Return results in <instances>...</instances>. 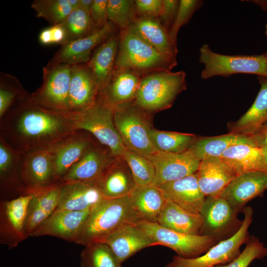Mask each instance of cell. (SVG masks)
Wrapping results in <instances>:
<instances>
[{
	"instance_id": "6da1fadb",
	"label": "cell",
	"mask_w": 267,
	"mask_h": 267,
	"mask_svg": "<svg viewBox=\"0 0 267 267\" xmlns=\"http://www.w3.org/2000/svg\"><path fill=\"white\" fill-rule=\"evenodd\" d=\"M76 131L70 115L40 105L26 91L0 119V138L22 155L50 148Z\"/></svg>"
},
{
	"instance_id": "7a4b0ae2",
	"label": "cell",
	"mask_w": 267,
	"mask_h": 267,
	"mask_svg": "<svg viewBox=\"0 0 267 267\" xmlns=\"http://www.w3.org/2000/svg\"><path fill=\"white\" fill-rule=\"evenodd\" d=\"M129 195L104 199L90 211L80 229L74 242L87 246L104 243L121 226L140 222Z\"/></svg>"
},
{
	"instance_id": "3957f363",
	"label": "cell",
	"mask_w": 267,
	"mask_h": 267,
	"mask_svg": "<svg viewBox=\"0 0 267 267\" xmlns=\"http://www.w3.org/2000/svg\"><path fill=\"white\" fill-rule=\"evenodd\" d=\"M115 68H128L141 75L151 72L172 71L177 58L167 55L148 44L130 27L120 30Z\"/></svg>"
},
{
	"instance_id": "277c9868",
	"label": "cell",
	"mask_w": 267,
	"mask_h": 267,
	"mask_svg": "<svg viewBox=\"0 0 267 267\" xmlns=\"http://www.w3.org/2000/svg\"><path fill=\"white\" fill-rule=\"evenodd\" d=\"M115 107L99 91L95 103L82 112L70 115L76 131L92 134L114 157H121L127 149L114 122Z\"/></svg>"
},
{
	"instance_id": "5b68a950",
	"label": "cell",
	"mask_w": 267,
	"mask_h": 267,
	"mask_svg": "<svg viewBox=\"0 0 267 267\" xmlns=\"http://www.w3.org/2000/svg\"><path fill=\"white\" fill-rule=\"evenodd\" d=\"M185 77L183 71H161L143 75L133 102L148 113L167 109L186 89Z\"/></svg>"
},
{
	"instance_id": "8992f818",
	"label": "cell",
	"mask_w": 267,
	"mask_h": 267,
	"mask_svg": "<svg viewBox=\"0 0 267 267\" xmlns=\"http://www.w3.org/2000/svg\"><path fill=\"white\" fill-rule=\"evenodd\" d=\"M148 112L134 102L115 106L114 122L126 147L149 159L157 150L150 137L152 127Z\"/></svg>"
},
{
	"instance_id": "52a82bcc",
	"label": "cell",
	"mask_w": 267,
	"mask_h": 267,
	"mask_svg": "<svg viewBox=\"0 0 267 267\" xmlns=\"http://www.w3.org/2000/svg\"><path fill=\"white\" fill-rule=\"evenodd\" d=\"M199 51V62L204 66L201 73L203 79L235 74L267 77V51L259 55H226L215 52L204 44Z\"/></svg>"
},
{
	"instance_id": "ba28073f",
	"label": "cell",
	"mask_w": 267,
	"mask_h": 267,
	"mask_svg": "<svg viewBox=\"0 0 267 267\" xmlns=\"http://www.w3.org/2000/svg\"><path fill=\"white\" fill-rule=\"evenodd\" d=\"M243 213L242 224L232 237L219 242L196 258H184L174 256L166 267H214L232 261L240 254V247L246 244L250 237L248 228L253 220V210L251 207L247 206Z\"/></svg>"
},
{
	"instance_id": "9c48e42d",
	"label": "cell",
	"mask_w": 267,
	"mask_h": 267,
	"mask_svg": "<svg viewBox=\"0 0 267 267\" xmlns=\"http://www.w3.org/2000/svg\"><path fill=\"white\" fill-rule=\"evenodd\" d=\"M137 225L152 242L153 245L167 247L182 258L199 257L219 243L210 237L172 230L157 222L140 221Z\"/></svg>"
},
{
	"instance_id": "30bf717a",
	"label": "cell",
	"mask_w": 267,
	"mask_h": 267,
	"mask_svg": "<svg viewBox=\"0 0 267 267\" xmlns=\"http://www.w3.org/2000/svg\"><path fill=\"white\" fill-rule=\"evenodd\" d=\"M72 65L50 62L43 68V82L31 94L40 105L69 114L68 97Z\"/></svg>"
},
{
	"instance_id": "8fae6325",
	"label": "cell",
	"mask_w": 267,
	"mask_h": 267,
	"mask_svg": "<svg viewBox=\"0 0 267 267\" xmlns=\"http://www.w3.org/2000/svg\"><path fill=\"white\" fill-rule=\"evenodd\" d=\"M200 214L203 220L200 235L211 237L218 242L232 237L243 223L238 213L221 197H206Z\"/></svg>"
},
{
	"instance_id": "7c38bea8",
	"label": "cell",
	"mask_w": 267,
	"mask_h": 267,
	"mask_svg": "<svg viewBox=\"0 0 267 267\" xmlns=\"http://www.w3.org/2000/svg\"><path fill=\"white\" fill-rule=\"evenodd\" d=\"M148 159L155 171L152 184L157 186L196 173L200 162L189 149L180 153L157 150Z\"/></svg>"
},
{
	"instance_id": "4fadbf2b",
	"label": "cell",
	"mask_w": 267,
	"mask_h": 267,
	"mask_svg": "<svg viewBox=\"0 0 267 267\" xmlns=\"http://www.w3.org/2000/svg\"><path fill=\"white\" fill-rule=\"evenodd\" d=\"M31 194L1 201L0 204V242L9 249L26 239L24 224Z\"/></svg>"
},
{
	"instance_id": "5bb4252c",
	"label": "cell",
	"mask_w": 267,
	"mask_h": 267,
	"mask_svg": "<svg viewBox=\"0 0 267 267\" xmlns=\"http://www.w3.org/2000/svg\"><path fill=\"white\" fill-rule=\"evenodd\" d=\"M20 177L24 195L31 190L59 182L54 177V159L50 148L22 155Z\"/></svg>"
},
{
	"instance_id": "9a60e30c",
	"label": "cell",
	"mask_w": 267,
	"mask_h": 267,
	"mask_svg": "<svg viewBox=\"0 0 267 267\" xmlns=\"http://www.w3.org/2000/svg\"><path fill=\"white\" fill-rule=\"evenodd\" d=\"M95 142L69 169L61 182L81 181L97 184L114 160L110 151Z\"/></svg>"
},
{
	"instance_id": "2e32d148",
	"label": "cell",
	"mask_w": 267,
	"mask_h": 267,
	"mask_svg": "<svg viewBox=\"0 0 267 267\" xmlns=\"http://www.w3.org/2000/svg\"><path fill=\"white\" fill-rule=\"evenodd\" d=\"M114 30L115 26L108 21L103 27L88 36L61 45L49 62L71 65L87 63L93 50L108 39L114 32Z\"/></svg>"
},
{
	"instance_id": "e0dca14e",
	"label": "cell",
	"mask_w": 267,
	"mask_h": 267,
	"mask_svg": "<svg viewBox=\"0 0 267 267\" xmlns=\"http://www.w3.org/2000/svg\"><path fill=\"white\" fill-rule=\"evenodd\" d=\"M267 189V172L253 171L237 175L228 184L220 197L238 214L246 204Z\"/></svg>"
},
{
	"instance_id": "ac0fdd59",
	"label": "cell",
	"mask_w": 267,
	"mask_h": 267,
	"mask_svg": "<svg viewBox=\"0 0 267 267\" xmlns=\"http://www.w3.org/2000/svg\"><path fill=\"white\" fill-rule=\"evenodd\" d=\"M99 92L98 85L87 64L72 65L68 97L69 115L82 112L91 107Z\"/></svg>"
},
{
	"instance_id": "d6986e66",
	"label": "cell",
	"mask_w": 267,
	"mask_h": 267,
	"mask_svg": "<svg viewBox=\"0 0 267 267\" xmlns=\"http://www.w3.org/2000/svg\"><path fill=\"white\" fill-rule=\"evenodd\" d=\"M84 131H76L50 148L54 159L55 178L60 180L69 169L95 142L91 134Z\"/></svg>"
},
{
	"instance_id": "ffe728a7",
	"label": "cell",
	"mask_w": 267,
	"mask_h": 267,
	"mask_svg": "<svg viewBox=\"0 0 267 267\" xmlns=\"http://www.w3.org/2000/svg\"><path fill=\"white\" fill-rule=\"evenodd\" d=\"M92 209L84 211L56 209L29 237L51 236L74 242Z\"/></svg>"
},
{
	"instance_id": "44dd1931",
	"label": "cell",
	"mask_w": 267,
	"mask_h": 267,
	"mask_svg": "<svg viewBox=\"0 0 267 267\" xmlns=\"http://www.w3.org/2000/svg\"><path fill=\"white\" fill-rule=\"evenodd\" d=\"M199 187L206 196L220 197L237 175L220 157L210 156L200 161L195 173Z\"/></svg>"
},
{
	"instance_id": "7402d4cb",
	"label": "cell",
	"mask_w": 267,
	"mask_h": 267,
	"mask_svg": "<svg viewBox=\"0 0 267 267\" xmlns=\"http://www.w3.org/2000/svg\"><path fill=\"white\" fill-rule=\"evenodd\" d=\"M166 200L193 214H200L206 196L201 191L195 173L158 186Z\"/></svg>"
},
{
	"instance_id": "603a6c76",
	"label": "cell",
	"mask_w": 267,
	"mask_h": 267,
	"mask_svg": "<svg viewBox=\"0 0 267 267\" xmlns=\"http://www.w3.org/2000/svg\"><path fill=\"white\" fill-rule=\"evenodd\" d=\"M60 192L58 210L87 211L105 199L97 184L81 181L61 182Z\"/></svg>"
},
{
	"instance_id": "cb8c5ba5",
	"label": "cell",
	"mask_w": 267,
	"mask_h": 267,
	"mask_svg": "<svg viewBox=\"0 0 267 267\" xmlns=\"http://www.w3.org/2000/svg\"><path fill=\"white\" fill-rule=\"evenodd\" d=\"M97 185L105 199L128 196L137 186L130 168L121 157L114 158Z\"/></svg>"
},
{
	"instance_id": "d4e9b609",
	"label": "cell",
	"mask_w": 267,
	"mask_h": 267,
	"mask_svg": "<svg viewBox=\"0 0 267 267\" xmlns=\"http://www.w3.org/2000/svg\"><path fill=\"white\" fill-rule=\"evenodd\" d=\"M122 263L140 250L154 246L137 223H127L111 234L104 242Z\"/></svg>"
},
{
	"instance_id": "484cf974",
	"label": "cell",
	"mask_w": 267,
	"mask_h": 267,
	"mask_svg": "<svg viewBox=\"0 0 267 267\" xmlns=\"http://www.w3.org/2000/svg\"><path fill=\"white\" fill-rule=\"evenodd\" d=\"M119 34L114 32L94 51L86 63L99 87V91L108 85L115 68Z\"/></svg>"
},
{
	"instance_id": "4316f807",
	"label": "cell",
	"mask_w": 267,
	"mask_h": 267,
	"mask_svg": "<svg viewBox=\"0 0 267 267\" xmlns=\"http://www.w3.org/2000/svg\"><path fill=\"white\" fill-rule=\"evenodd\" d=\"M141 77L140 74L133 70L115 68L108 85L102 91L114 106L133 102L139 89Z\"/></svg>"
},
{
	"instance_id": "83f0119b",
	"label": "cell",
	"mask_w": 267,
	"mask_h": 267,
	"mask_svg": "<svg viewBox=\"0 0 267 267\" xmlns=\"http://www.w3.org/2000/svg\"><path fill=\"white\" fill-rule=\"evenodd\" d=\"M148 44L169 56L177 58V43L170 38L169 32L159 19L152 17H137L130 27Z\"/></svg>"
},
{
	"instance_id": "f1b7e54d",
	"label": "cell",
	"mask_w": 267,
	"mask_h": 267,
	"mask_svg": "<svg viewBox=\"0 0 267 267\" xmlns=\"http://www.w3.org/2000/svg\"><path fill=\"white\" fill-rule=\"evenodd\" d=\"M260 89L251 107L229 125V133L248 136L267 121V77L258 76Z\"/></svg>"
},
{
	"instance_id": "f546056e",
	"label": "cell",
	"mask_w": 267,
	"mask_h": 267,
	"mask_svg": "<svg viewBox=\"0 0 267 267\" xmlns=\"http://www.w3.org/2000/svg\"><path fill=\"white\" fill-rule=\"evenodd\" d=\"M129 196L140 221L157 222L166 202L163 192L158 186L152 184L137 185Z\"/></svg>"
},
{
	"instance_id": "4dcf8cb0",
	"label": "cell",
	"mask_w": 267,
	"mask_h": 267,
	"mask_svg": "<svg viewBox=\"0 0 267 267\" xmlns=\"http://www.w3.org/2000/svg\"><path fill=\"white\" fill-rule=\"evenodd\" d=\"M239 175L253 171L267 172L261 148L249 144H238L228 147L220 157Z\"/></svg>"
},
{
	"instance_id": "1f68e13d",
	"label": "cell",
	"mask_w": 267,
	"mask_h": 267,
	"mask_svg": "<svg viewBox=\"0 0 267 267\" xmlns=\"http://www.w3.org/2000/svg\"><path fill=\"white\" fill-rule=\"evenodd\" d=\"M203 222L200 214L188 212L166 200L157 222L165 228L177 232L200 235Z\"/></svg>"
},
{
	"instance_id": "d6a6232c",
	"label": "cell",
	"mask_w": 267,
	"mask_h": 267,
	"mask_svg": "<svg viewBox=\"0 0 267 267\" xmlns=\"http://www.w3.org/2000/svg\"><path fill=\"white\" fill-rule=\"evenodd\" d=\"M22 154L0 138V181L1 189L14 190L24 195L20 170Z\"/></svg>"
},
{
	"instance_id": "836d02e7",
	"label": "cell",
	"mask_w": 267,
	"mask_h": 267,
	"mask_svg": "<svg viewBox=\"0 0 267 267\" xmlns=\"http://www.w3.org/2000/svg\"><path fill=\"white\" fill-rule=\"evenodd\" d=\"M242 143L252 145L248 136L229 133L216 136L197 137L189 149L201 161L210 156L220 157L228 147Z\"/></svg>"
},
{
	"instance_id": "e575fe53",
	"label": "cell",
	"mask_w": 267,
	"mask_h": 267,
	"mask_svg": "<svg viewBox=\"0 0 267 267\" xmlns=\"http://www.w3.org/2000/svg\"><path fill=\"white\" fill-rule=\"evenodd\" d=\"M150 137L157 150L170 153H180L188 150L197 138L193 134L162 131L153 128Z\"/></svg>"
},
{
	"instance_id": "d590c367",
	"label": "cell",
	"mask_w": 267,
	"mask_h": 267,
	"mask_svg": "<svg viewBox=\"0 0 267 267\" xmlns=\"http://www.w3.org/2000/svg\"><path fill=\"white\" fill-rule=\"evenodd\" d=\"M80 259L81 267H122V263L104 243L85 246Z\"/></svg>"
},
{
	"instance_id": "8d00e7d4",
	"label": "cell",
	"mask_w": 267,
	"mask_h": 267,
	"mask_svg": "<svg viewBox=\"0 0 267 267\" xmlns=\"http://www.w3.org/2000/svg\"><path fill=\"white\" fill-rule=\"evenodd\" d=\"M62 24L67 33L66 43L88 36L99 29L90 13L81 7L72 10Z\"/></svg>"
},
{
	"instance_id": "74e56055",
	"label": "cell",
	"mask_w": 267,
	"mask_h": 267,
	"mask_svg": "<svg viewBox=\"0 0 267 267\" xmlns=\"http://www.w3.org/2000/svg\"><path fill=\"white\" fill-rule=\"evenodd\" d=\"M31 6L51 25L62 23L72 11L68 0H34Z\"/></svg>"
},
{
	"instance_id": "f35d334b",
	"label": "cell",
	"mask_w": 267,
	"mask_h": 267,
	"mask_svg": "<svg viewBox=\"0 0 267 267\" xmlns=\"http://www.w3.org/2000/svg\"><path fill=\"white\" fill-rule=\"evenodd\" d=\"M121 157L130 168L136 185L145 186L152 183L155 171L149 159L127 148Z\"/></svg>"
},
{
	"instance_id": "ab89813d",
	"label": "cell",
	"mask_w": 267,
	"mask_h": 267,
	"mask_svg": "<svg viewBox=\"0 0 267 267\" xmlns=\"http://www.w3.org/2000/svg\"><path fill=\"white\" fill-rule=\"evenodd\" d=\"M134 0H108L107 16L108 21L120 30L128 29L135 19Z\"/></svg>"
},
{
	"instance_id": "60d3db41",
	"label": "cell",
	"mask_w": 267,
	"mask_h": 267,
	"mask_svg": "<svg viewBox=\"0 0 267 267\" xmlns=\"http://www.w3.org/2000/svg\"><path fill=\"white\" fill-rule=\"evenodd\" d=\"M25 91L14 77L7 74H1L0 119L6 113L19 96Z\"/></svg>"
},
{
	"instance_id": "b9f144b4",
	"label": "cell",
	"mask_w": 267,
	"mask_h": 267,
	"mask_svg": "<svg viewBox=\"0 0 267 267\" xmlns=\"http://www.w3.org/2000/svg\"><path fill=\"white\" fill-rule=\"evenodd\" d=\"M267 255V248L254 236H250L246 246L240 254L231 262L214 267H248L255 259H260Z\"/></svg>"
},
{
	"instance_id": "7bdbcfd3",
	"label": "cell",
	"mask_w": 267,
	"mask_h": 267,
	"mask_svg": "<svg viewBox=\"0 0 267 267\" xmlns=\"http://www.w3.org/2000/svg\"><path fill=\"white\" fill-rule=\"evenodd\" d=\"M202 0H180L176 18L169 34L171 39L177 43V35L180 27L188 22L194 13L201 7Z\"/></svg>"
},
{
	"instance_id": "ee69618b",
	"label": "cell",
	"mask_w": 267,
	"mask_h": 267,
	"mask_svg": "<svg viewBox=\"0 0 267 267\" xmlns=\"http://www.w3.org/2000/svg\"><path fill=\"white\" fill-rule=\"evenodd\" d=\"M39 42L43 45H48L65 44L67 33L62 24H59L43 29L38 36Z\"/></svg>"
},
{
	"instance_id": "f6af8a7d",
	"label": "cell",
	"mask_w": 267,
	"mask_h": 267,
	"mask_svg": "<svg viewBox=\"0 0 267 267\" xmlns=\"http://www.w3.org/2000/svg\"><path fill=\"white\" fill-rule=\"evenodd\" d=\"M136 13L140 17L159 18L163 0H135Z\"/></svg>"
},
{
	"instance_id": "bcb514c9",
	"label": "cell",
	"mask_w": 267,
	"mask_h": 267,
	"mask_svg": "<svg viewBox=\"0 0 267 267\" xmlns=\"http://www.w3.org/2000/svg\"><path fill=\"white\" fill-rule=\"evenodd\" d=\"M179 0H163L159 20L163 26L170 32L178 13Z\"/></svg>"
},
{
	"instance_id": "7dc6e473",
	"label": "cell",
	"mask_w": 267,
	"mask_h": 267,
	"mask_svg": "<svg viewBox=\"0 0 267 267\" xmlns=\"http://www.w3.org/2000/svg\"><path fill=\"white\" fill-rule=\"evenodd\" d=\"M108 0H93L90 11V16L98 28H101L108 22L107 16Z\"/></svg>"
},
{
	"instance_id": "c3c4849f",
	"label": "cell",
	"mask_w": 267,
	"mask_h": 267,
	"mask_svg": "<svg viewBox=\"0 0 267 267\" xmlns=\"http://www.w3.org/2000/svg\"><path fill=\"white\" fill-rule=\"evenodd\" d=\"M248 137L252 145L261 149L267 148V121Z\"/></svg>"
},
{
	"instance_id": "681fc988",
	"label": "cell",
	"mask_w": 267,
	"mask_h": 267,
	"mask_svg": "<svg viewBox=\"0 0 267 267\" xmlns=\"http://www.w3.org/2000/svg\"><path fill=\"white\" fill-rule=\"evenodd\" d=\"M93 0H80V7L90 13Z\"/></svg>"
},
{
	"instance_id": "f907efd6",
	"label": "cell",
	"mask_w": 267,
	"mask_h": 267,
	"mask_svg": "<svg viewBox=\"0 0 267 267\" xmlns=\"http://www.w3.org/2000/svg\"><path fill=\"white\" fill-rule=\"evenodd\" d=\"M253 1L260 6L262 8L267 11V0H256ZM266 35L267 37V24L266 27Z\"/></svg>"
},
{
	"instance_id": "816d5d0a",
	"label": "cell",
	"mask_w": 267,
	"mask_h": 267,
	"mask_svg": "<svg viewBox=\"0 0 267 267\" xmlns=\"http://www.w3.org/2000/svg\"><path fill=\"white\" fill-rule=\"evenodd\" d=\"M72 10L80 7V0H68Z\"/></svg>"
},
{
	"instance_id": "f5cc1de1",
	"label": "cell",
	"mask_w": 267,
	"mask_h": 267,
	"mask_svg": "<svg viewBox=\"0 0 267 267\" xmlns=\"http://www.w3.org/2000/svg\"><path fill=\"white\" fill-rule=\"evenodd\" d=\"M267 169V148L262 149Z\"/></svg>"
}]
</instances>
